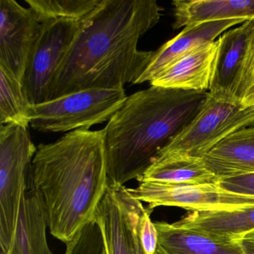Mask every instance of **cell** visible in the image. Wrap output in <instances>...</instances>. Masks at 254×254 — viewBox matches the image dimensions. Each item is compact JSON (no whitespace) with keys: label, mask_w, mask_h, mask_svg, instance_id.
<instances>
[{"label":"cell","mask_w":254,"mask_h":254,"mask_svg":"<svg viewBox=\"0 0 254 254\" xmlns=\"http://www.w3.org/2000/svg\"><path fill=\"white\" fill-rule=\"evenodd\" d=\"M159 245L168 254H245L240 241L217 240L175 224L155 222Z\"/></svg>","instance_id":"obj_18"},{"label":"cell","mask_w":254,"mask_h":254,"mask_svg":"<svg viewBox=\"0 0 254 254\" xmlns=\"http://www.w3.org/2000/svg\"><path fill=\"white\" fill-rule=\"evenodd\" d=\"M130 196L148 203L153 210L157 206H176L187 210H231L254 205V196L231 192L218 183L169 184L142 182L134 188H126Z\"/></svg>","instance_id":"obj_9"},{"label":"cell","mask_w":254,"mask_h":254,"mask_svg":"<svg viewBox=\"0 0 254 254\" xmlns=\"http://www.w3.org/2000/svg\"><path fill=\"white\" fill-rule=\"evenodd\" d=\"M47 227L44 205L30 180L22 198L8 254H53L47 242Z\"/></svg>","instance_id":"obj_14"},{"label":"cell","mask_w":254,"mask_h":254,"mask_svg":"<svg viewBox=\"0 0 254 254\" xmlns=\"http://www.w3.org/2000/svg\"><path fill=\"white\" fill-rule=\"evenodd\" d=\"M208 93L151 85L127 96L103 128L110 182L139 181L197 115Z\"/></svg>","instance_id":"obj_3"},{"label":"cell","mask_w":254,"mask_h":254,"mask_svg":"<svg viewBox=\"0 0 254 254\" xmlns=\"http://www.w3.org/2000/svg\"><path fill=\"white\" fill-rule=\"evenodd\" d=\"M218 184L220 187L231 192L254 196V172L221 178Z\"/></svg>","instance_id":"obj_24"},{"label":"cell","mask_w":254,"mask_h":254,"mask_svg":"<svg viewBox=\"0 0 254 254\" xmlns=\"http://www.w3.org/2000/svg\"><path fill=\"white\" fill-rule=\"evenodd\" d=\"M155 254H168L159 245L158 248H157V251H156Z\"/></svg>","instance_id":"obj_28"},{"label":"cell","mask_w":254,"mask_h":254,"mask_svg":"<svg viewBox=\"0 0 254 254\" xmlns=\"http://www.w3.org/2000/svg\"><path fill=\"white\" fill-rule=\"evenodd\" d=\"M202 159L219 179L254 172V126L224 138Z\"/></svg>","instance_id":"obj_16"},{"label":"cell","mask_w":254,"mask_h":254,"mask_svg":"<svg viewBox=\"0 0 254 254\" xmlns=\"http://www.w3.org/2000/svg\"><path fill=\"white\" fill-rule=\"evenodd\" d=\"M251 126H254V106L219 102L208 93L197 115L158 155L178 154L203 158L224 138Z\"/></svg>","instance_id":"obj_6"},{"label":"cell","mask_w":254,"mask_h":254,"mask_svg":"<svg viewBox=\"0 0 254 254\" xmlns=\"http://www.w3.org/2000/svg\"><path fill=\"white\" fill-rule=\"evenodd\" d=\"M105 254H107V250H106V251H105Z\"/></svg>","instance_id":"obj_30"},{"label":"cell","mask_w":254,"mask_h":254,"mask_svg":"<svg viewBox=\"0 0 254 254\" xmlns=\"http://www.w3.org/2000/svg\"><path fill=\"white\" fill-rule=\"evenodd\" d=\"M102 0H26L41 23L85 20Z\"/></svg>","instance_id":"obj_21"},{"label":"cell","mask_w":254,"mask_h":254,"mask_svg":"<svg viewBox=\"0 0 254 254\" xmlns=\"http://www.w3.org/2000/svg\"><path fill=\"white\" fill-rule=\"evenodd\" d=\"M32 104L23 83L0 66V123L28 127L32 120Z\"/></svg>","instance_id":"obj_20"},{"label":"cell","mask_w":254,"mask_h":254,"mask_svg":"<svg viewBox=\"0 0 254 254\" xmlns=\"http://www.w3.org/2000/svg\"><path fill=\"white\" fill-rule=\"evenodd\" d=\"M125 89H89L32 105L30 126L41 132L90 130L114 115L127 99Z\"/></svg>","instance_id":"obj_5"},{"label":"cell","mask_w":254,"mask_h":254,"mask_svg":"<svg viewBox=\"0 0 254 254\" xmlns=\"http://www.w3.org/2000/svg\"><path fill=\"white\" fill-rule=\"evenodd\" d=\"M105 251L103 231L99 221L94 218L66 245L64 254H105Z\"/></svg>","instance_id":"obj_22"},{"label":"cell","mask_w":254,"mask_h":254,"mask_svg":"<svg viewBox=\"0 0 254 254\" xmlns=\"http://www.w3.org/2000/svg\"><path fill=\"white\" fill-rule=\"evenodd\" d=\"M87 18L79 22L50 20L41 23L23 80L32 105L48 100L55 78Z\"/></svg>","instance_id":"obj_8"},{"label":"cell","mask_w":254,"mask_h":254,"mask_svg":"<svg viewBox=\"0 0 254 254\" xmlns=\"http://www.w3.org/2000/svg\"><path fill=\"white\" fill-rule=\"evenodd\" d=\"M242 240L245 241V242H248V243L251 244V245L254 246V230L245 235Z\"/></svg>","instance_id":"obj_27"},{"label":"cell","mask_w":254,"mask_h":254,"mask_svg":"<svg viewBox=\"0 0 254 254\" xmlns=\"http://www.w3.org/2000/svg\"><path fill=\"white\" fill-rule=\"evenodd\" d=\"M219 178L209 170L203 159L184 154H160L139 183L201 184L218 183Z\"/></svg>","instance_id":"obj_19"},{"label":"cell","mask_w":254,"mask_h":254,"mask_svg":"<svg viewBox=\"0 0 254 254\" xmlns=\"http://www.w3.org/2000/svg\"><path fill=\"white\" fill-rule=\"evenodd\" d=\"M218 53V42L200 46L181 58L151 85L191 91L209 92Z\"/></svg>","instance_id":"obj_13"},{"label":"cell","mask_w":254,"mask_h":254,"mask_svg":"<svg viewBox=\"0 0 254 254\" xmlns=\"http://www.w3.org/2000/svg\"><path fill=\"white\" fill-rule=\"evenodd\" d=\"M217 42L209 95L219 102L242 105L254 78V20L229 29Z\"/></svg>","instance_id":"obj_7"},{"label":"cell","mask_w":254,"mask_h":254,"mask_svg":"<svg viewBox=\"0 0 254 254\" xmlns=\"http://www.w3.org/2000/svg\"><path fill=\"white\" fill-rule=\"evenodd\" d=\"M240 242L242 243V247H243L245 254H254V245H251V244L248 243L245 241L241 240Z\"/></svg>","instance_id":"obj_26"},{"label":"cell","mask_w":254,"mask_h":254,"mask_svg":"<svg viewBox=\"0 0 254 254\" xmlns=\"http://www.w3.org/2000/svg\"><path fill=\"white\" fill-rule=\"evenodd\" d=\"M151 209L145 208L138 224L139 241L145 254H155L158 243V232L151 219Z\"/></svg>","instance_id":"obj_23"},{"label":"cell","mask_w":254,"mask_h":254,"mask_svg":"<svg viewBox=\"0 0 254 254\" xmlns=\"http://www.w3.org/2000/svg\"><path fill=\"white\" fill-rule=\"evenodd\" d=\"M37 148L28 127H0V248L8 252L15 232L20 204L30 181Z\"/></svg>","instance_id":"obj_4"},{"label":"cell","mask_w":254,"mask_h":254,"mask_svg":"<svg viewBox=\"0 0 254 254\" xmlns=\"http://www.w3.org/2000/svg\"><path fill=\"white\" fill-rule=\"evenodd\" d=\"M104 138V129L77 130L37 147L31 182L50 233L66 245L94 219L109 185Z\"/></svg>","instance_id":"obj_2"},{"label":"cell","mask_w":254,"mask_h":254,"mask_svg":"<svg viewBox=\"0 0 254 254\" xmlns=\"http://www.w3.org/2000/svg\"><path fill=\"white\" fill-rule=\"evenodd\" d=\"M242 105L243 107L254 106V78L251 83L249 88L247 90L245 93V97L242 102Z\"/></svg>","instance_id":"obj_25"},{"label":"cell","mask_w":254,"mask_h":254,"mask_svg":"<svg viewBox=\"0 0 254 254\" xmlns=\"http://www.w3.org/2000/svg\"><path fill=\"white\" fill-rule=\"evenodd\" d=\"M0 254H8V252H4V251H1V252H0Z\"/></svg>","instance_id":"obj_29"},{"label":"cell","mask_w":254,"mask_h":254,"mask_svg":"<svg viewBox=\"0 0 254 254\" xmlns=\"http://www.w3.org/2000/svg\"><path fill=\"white\" fill-rule=\"evenodd\" d=\"M41 28L30 8L15 0L0 1V66L22 83Z\"/></svg>","instance_id":"obj_11"},{"label":"cell","mask_w":254,"mask_h":254,"mask_svg":"<svg viewBox=\"0 0 254 254\" xmlns=\"http://www.w3.org/2000/svg\"><path fill=\"white\" fill-rule=\"evenodd\" d=\"M163 10L155 0H102L74 41L47 101L134 84L154 53L138 50L139 40L159 23Z\"/></svg>","instance_id":"obj_1"},{"label":"cell","mask_w":254,"mask_h":254,"mask_svg":"<svg viewBox=\"0 0 254 254\" xmlns=\"http://www.w3.org/2000/svg\"><path fill=\"white\" fill-rule=\"evenodd\" d=\"M175 30L195 23L221 20H254V0H175Z\"/></svg>","instance_id":"obj_17"},{"label":"cell","mask_w":254,"mask_h":254,"mask_svg":"<svg viewBox=\"0 0 254 254\" xmlns=\"http://www.w3.org/2000/svg\"><path fill=\"white\" fill-rule=\"evenodd\" d=\"M145 209L125 186L109 183L95 215L103 231L107 254H145L138 233L139 218Z\"/></svg>","instance_id":"obj_10"},{"label":"cell","mask_w":254,"mask_h":254,"mask_svg":"<svg viewBox=\"0 0 254 254\" xmlns=\"http://www.w3.org/2000/svg\"><path fill=\"white\" fill-rule=\"evenodd\" d=\"M174 224L217 240L241 241L254 230V205L231 210L192 211Z\"/></svg>","instance_id":"obj_15"},{"label":"cell","mask_w":254,"mask_h":254,"mask_svg":"<svg viewBox=\"0 0 254 254\" xmlns=\"http://www.w3.org/2000/svg\"><path fill=\"white\" fill-rule=\"evenodd\" d=\"M245 23L242 20H221L195 23L186 26L175 38L154 52L147 67L134 84L150 83L191 50L216 41L233 26Z\"/></svg>","instance_id":"obj_12"}]
</instances>
